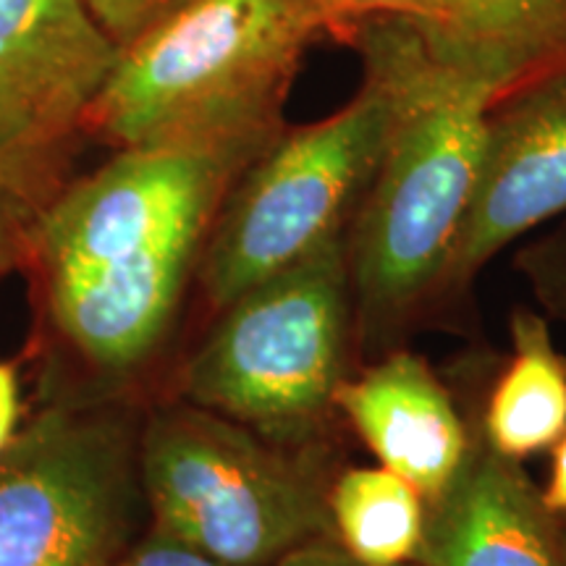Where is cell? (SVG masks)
Returning <instances> with one entry per match:
<instances>
[{
	"label": "cell",
	"mask_w": 566,
	"mask_h": 566,
	"mask_svg": "<svg viewBox=\"0 0 566 566\" xmlns=\"http://www.w3.org/2000/svg\"><path fill=\"white\" fill-rule=\"evenodd\" d=\"M116 566H229L197 551L187 543L174 541L150 530L142 541H134L132 548L118 558Z\"/></svg>",
	"instance_id": "18"
},
{
	"label": "cell",
	"mask_w": 566,
	"mask_h": 566,
	"mask_svg": "<svg viewBox=\"0 0 566 566\" xmlns=\"http://www.w3.org/2000/svg\"><path fill=\"white\" fill-rule=\"evenodd\" d=\"M323 24L302 0H184L118 51L84 124L118 150H263Z\"/></svg>",
	"instance_id": "3"
},
{
	"label": "cell",
	"mask_w": 566,
	"mask_h": 566,
	"mask_svg": "<svg viewBox=\"0 0 566 566\" xmlns=\"http://www.w3.org/2000/svg\"><path fill=\"white\" fill-rule=\"evenodd\" d=\"M525 273L546 315L566 323V221L546 237L530 242Z\"/></svg>",
	"instance_id": "15"
},
{
	"label": "cell",
	"mask_w": 566,
	"mask_h": 566,
	"mask_svg": "<svg viewBox=\"0 0 566 566\" xmlns=\"http://www.w3.org/2000/svg\"><path fill=\"white\" fill-rule=\"evenodd\" d=\"M139 424L116 405H59L0 451V566H116L134 543Z\"/></svg>",
	"instance_id": "7"
},
{
	"label": "cell",
	"mask_w": 566,
	"mask_h": 566,
	"mask_svg": "<svg viewBox=\"0 0 566 566\" xmlns=\"http://www.w3.org/2000/svg\"><path fill=\"white\" fill-rule=\"evenodd\" d=\"M420 566H566V535L522 462L480 436L438 499L428 501Z\"/></svg>",
	"instance_id": "11"
},
{
	"label": "cell",
	"mask_w": 566,
	"mask_h": 566,
	"mask_svg": "<svg viewBox=\"0 0 566 566\" xmlns=\"http://www.w3.org/2000/svg\"><path fill=\"white\" fill-rule=\"evenodd\" d=\"M336 409L378 464L412 483L424 501L454 483L475 438L428 359L399 346L349 375Z\"/></svg>",
	"instance_id": "10"
},
{
	"label": "cell",
	"mask_w": 566,
	"mask_h": 566,
	"mask_svg": "<svg viewBox=\"0 0 566 566\" xmlns=\"http://www.w3.org/2000/svg\"><path fill=\"white\" fill-rule=\"evenodd\" d=\"M116 59L80 0H0V155L61 145Z\"/></svg>",
	"instance_id": "9"
},
{
	"label": "cell",
	"mask_w": 566,
	"mask_h": 566,
	"mask_svg": "<svg viewBox=\"0 0 566 566\" xmlns=\"http://www.w3.org/2000/svg\"><path fill=\"white\" fill-rule=\"evenodd\" d=\"M13 233H17V221H13L11 202L6 200L3 192H0V263H3V258L11 254Z\"/></svg>",
	"instance_id": "22"
},
{
	"label": "cell",
	"mask_w": 566,
	"mask_h": 566,
	"mask_svg": "<svg viewBox=\"0 0 566 566\" xmlns=\"http://www.w3.org/2000/svg\"><path fill=\"white\" fill-rule=\"evenodd\" d=\"M566 216V66L488 105L475 184L438 300L462 294L504 247Z\"/></svg>",
	"instance_id": "8"
},
{
	"label": "cell",
	"mask_w": 566,
	"mask_h": 566,
	"mask_svg": "<svg viewBox=\"0 0 566 566\" xmlns=\"http://www.w3.org/2000/svg\"><path fill=\"white\" fill-rule=\"evenodd\" d=\"M21 417V388L19 375L13 365L0 359V451L11 443V438L19 433Z\"/></svg>",
	"instance_id": "20"
},
{
	"label": "cell",
	"mask_w": 566,
	"mask_h": 566,
	"mask_svg": "<svg viewBox=\"0 0 566 566\" xmlns=\"http://www.w3.org/2000/svg\"><path fill=\"white\" fill-rule=\"evenodd\" d=\"M566 430V354L551 336L548 317L512 313V354L488 391L480 438L512 462L551 451Z\"/></svg>",
	"instance_id": "13"
},
{
	"label": "cell",
	"mask_w": 566,
	"mask_h": 566,
	"mask_svg": "<svg viewBox=\"0 0 566 566\" xmlns=\"http://www.w3.org/2000/svg\"><path fill=\"white\" fill-rule=\"evenodd\" d=\"M80 3L122 51L184 0H80Z\"/></svg>",
	"instance_id": "16"
},
{
	"label": "cell",
	"mask_w": 566,
	"mask_h": 566,
	"mask_svg": "<svg viewBox=\"0 0 566 566\" xmlns=\"http://www.w3.org/2000/svg\"><path fill=\"white\" fill-rule=\"evenodd\" d=\"M391 118V84L363 66V87L344 108L307 126H283L247 163L197 263L212 313L349 229Z\"/></svg>",
	"instance_id": "6"
},
{
	"label": "cell",
	"mask_w": 566,
	"mask_h": 566,
	"mask_svg": "<svg viewBox=\"0 0 566 566\" xmlns=\"http://www.w3.org/2000/svg\"><path fill=\"white\" fill-rule=\"evenodd\" d=\"M184 365L179 399L292 449H325L349 378L354 307L346 231L254 283Z\"/></svg>",
	"instance_id": "4"
},
{
	"label": "cell",
	"mask_w": 566,
	"mask_h": 566,
	"mask_svg": "<svg viewBox=\"0 0 566 566\" xmlns=\"http://www.w3.org/2000/svg\"><path fill=\"white\" fill-rule=\"evenodd\" d=\"M323 24V32L346 38L367 19L399 17L415 0H302Z\"/></svg>",
	"instance_id": "17"
},
{
	"label": "cell",
	"mask_w": 566,
	"mask_h": 566,
	"mask_svg": "<svg viewBox=\"0 0 566 566\" xmlns=\"http://www.w3.org/2000/svg\"><path fill=\"white\" fill-rule=\"evenodd\" d=\"M137 462L150 530L229 566H275L334 537L325 449L281 446L176 399L139 428Z\"/></svg>",
	"instance_id": "5"
},
{
	"label": "cell",
	"mask_w": 566,
	"mask_h": 566,
	"mask_svg": "<svg viewBox=\"0 0 566 566\" xmlns=\"http://www.w3.org/2000/svg\"><path fill=\"white\" fill-rule=\"evenodd\" d=\"M541 499L548 512L556 514L558 520L566 516V430L551 446V472L546 488H541Z\"/></svg>",
	"instance_id": "21"
},
{
	"label": "cell",
	"mask_w": 566,
	"mask_h": 566,
	"mask_svg": "<svg viewBox=\"0 0 566 566\" xmlns=\"http://www.w3.org/2000/svg\"><path fill=\"white\" fill-rule=\"evenodd\" d=\"M399 19L430 61L493 101L566 66V0H415Z\"/></svg>",
	"instance_id": "12"
},
{
	"label": "cell",
	"mask_w": 566,
	"mask_h": 566,
	"mask_svg": "<svg viewBox=\"0 0 566 566\" xmlns=\"http://www.w3.org/2000/svg\"><path fill=\"white\" fill-rule=\"evenodd\" d=\"M275 566H365L338 546L334 537H317L286 554ZM405 566H420L417 562Z\"/></svg>",
	"instance_id": "19"
},
{
	"label": "cell",
	"mask_w": 566,
	"mask_h": 566,
	"mask_svg": "<svg viewBox=\"0 0 566 566\" xmlns=\"http://www.w3.org/2000/svg\"><path fill=\"white\" fill-rule=\"evenodd\" d=\"M258 153L124 147L48 197L27 250L40 263L55 331L92 370L124 378L160 349L218 208Z\"/></svg>",
	"instance_id": "1"
},
{
	"label": "cell",
	"mask_w": 566,
	"mask_h": 566,
	"mask_svg": "<svg viewBox=\"0 0 566 566\" xmlns=\"http://www.w3.org/2000/svg\"><path fill=\"white\" fill-rule=\"evenodd\" d=\"M334 541L365 566H405L420 554L428 501L386 467H352L328 488Z\"/></svg>",
	"instance_id": "14"
},
{
	"label": "cell",
	"mask_w": 566,
	"mask_h": 566,
	"mask_svg": "<svg viewBox=\"0 0 566 566\" xmlns=\"http://www.w3.org/2000/svg\"><path fill=\"white\" fill-rule=\"evenodd\" d=\"M346 40L394 92L384 153L346 229L354 344L384 354L438 300L493 95L430 61L399 17L367 19Z\"/></svg>",
	"instance_id": "2"
}]
</instances>
